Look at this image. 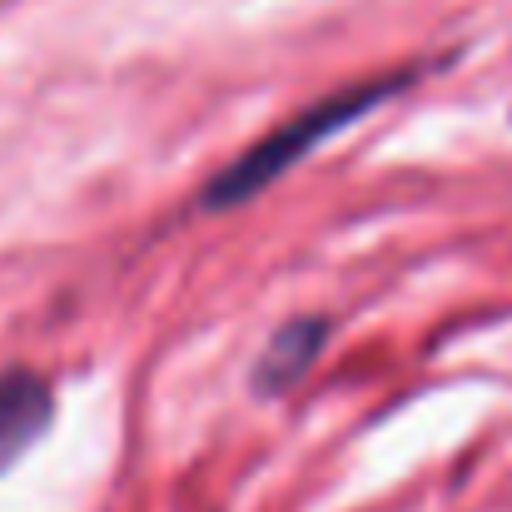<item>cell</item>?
I'll list each match as a JSON object with an SVG mask.
<instances>
[{"instance_id":"1","label":"cell","mask_w":512,"mask_h":512,"mask_svg":"<svg viewBox=\"0 0 512 512\" xmlns=\"http://www.w3.org/2000/svg\"><path fill=\"white\" fill-rule=\"evenodd\" d=\"M408 80H413V70L373 75V80H358V85H348V90H334V95L314 100L309 110H299L294 120L274 125V130H269L264 140H254L234 165H224V170L214 174V179L204 184L199 204H204L209 214H219V209H234V204L254 199L264 184H274L279 174H289L304 155H314L324 140H334L353 120H363L373 105H383L388 95H398Z\"/></svg>"},{"instance_id":"2","label":"cell","mask_w":512,"mask_h":512,"mask_svg":"<svg viewBox=\"0 0 512 512\" xmlns=\"http://www.w3.org/2000/svg\"><path fill=\"white\" fill-rule=\"evenodd\" d=\"M50 418H55L50 383L30 368H5L0 373V473L40 443Z\"/></svg>"},{"instance_id":"3","label":"cell","mask_w":512,"mask_h":512,"mask_svg":"<svg viewBox=\"0 0 512 512\" xmlns=\"http://www.w3.org/2000/svg\"><path fill=\"white\" fill-rule=\"evenodd\" d=\"M324 343H329V319H289L269 339V348L259 353V363H254V393H284V388H294L314 368V358L324 353Z\"/></svg>"}]
</instances>
